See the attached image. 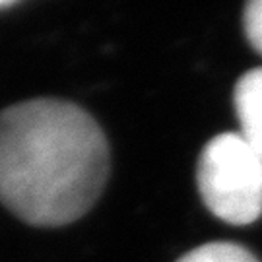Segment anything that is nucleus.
I'll return each mask as SVG.
<instances>
[{"mask_svg": "<svg viewBox=\"0 0 262 262\" xmlns=\"http://www.w3.org/2000/svg\"><path fill=\"white\" fill-rule=\"evenodd\" d=\"M107 175L105 134L82 107L31 99L0 111V202L26 224L76 222L95 204Z\"/></svg>", "mask_w": 262, "mask_h": 262, "instance_id": "obj_1", "label": "nucleus"}, {"mask_svg": "<svg viewBox=\"0 0 262 262\" xmlns=\"http://www.w3.org/2000/svg\"><path fill=\"white\" fill-rule=\"evenodd\" d=\"M196 183L206 208L231 225L262 215V158L241 134L225 132L204 146Z\"/></svg>", "mask_w": 262, "mask_h": 262, "instance_id": "obj_2", "label": "nucleus"}, {"mask_svg": "<svg viewBox=\"0 0 262 262\" xmlns=\"http://www.w3.org/2000/svg\"><path fill=\"white\" fill-rule=\"evenodd\" d=\"M233 103L241 126L239 134L262 158V68L249 70L239 78Z\"/></svg>", "mask_w": 262, "mask_h": 262, "instance_id": "obj_3", "label": "nucleus"}, {"mask_svg": "<svg viewBox=\"0 0 262 262\" xmlns=\"http://www.w3.org/2000/svg\"><path fill=\"white\" fill-rule=\"evenodd\" d=\"M177 262H258L245 247L235 243H208L183 254Z\"/></svg>", "mask_w": 262, "mask_h": 262, "instance_id": "obj_4", "label": "nucleus"}, {"mask_svg": "<svg viewBox=\"0 0 262 262\" xmlns=\"http://www.w3.org/2000/svg\"><path fill=\"white\" fill-rule=\"evenodd\" d=\"M245 35L256 53L262 55V0H247L243 12Z\"/></svg>", "mask_w": 262, "mask_h": 262, "instance_id": "obj_5", "label": "nucleus"}, {"mask_svg": "<svg viewBox=\"0 0 262 262\" xmlns=\"http://www.w3.org/2000/svg\"><path fill=\"white\" fill-rule=\"evenodd\" d=\"M16 0H0V8H4V6H10V4H14Z\"/></svg>", "mask_w": 262, "mask_h": 262, "instance_id": "obj_6", "label": "nucleus"}]
</instances>
